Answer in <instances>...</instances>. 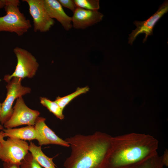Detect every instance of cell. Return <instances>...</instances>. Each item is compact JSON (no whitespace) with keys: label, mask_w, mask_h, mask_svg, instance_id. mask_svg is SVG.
Instances as JSON below:
<instances>
[{"label":"cell","mask_w":168,"mask_h":168,"mask_svg":"<svg viewBox=\"0 0 168 168\" xmlns=\"http://www.w3.org/2000/svg\"><path fill=\"white\" fill-rule=\"evenodd\" d=\"M45 119L38 116L36 119L35 128V139L40 146L55 144L66 147L70 145L65 140L60 138L45 124Z\"/></svg>","instance_id":"obj_10"},{"label":"cell","mask_w":168,"mask_h":168,"mask_svg":"<svg viewBox=\"0 0 168 168\" xmlns=\"http://www.w3.org/2000/svg\"><path fill=\"white\" fill-rule=\"evenodd\" d=\"M22 79L14 77L7 82L6 96L2 103L0 122L4 124L10 118L13 112L12 105L17 98L30 93L31 89L22 86Z\"/></svg>","instance_id":"obj_5"},{"label":"cell","mask_w":168,"mask_h":168,"mask_svg":"<svg viewBox=\"0 0 168 168\" xmlns=\"http://www.w3.org/2000/svg\"><path fill=\"white\" fill-rule=\"evenodd\" d=\"M168 11V2L166 0L160 6L157 11L148 19L143 21H134L133 24L136 26V28L129 34L128 44L132 45L137 37L142 33L145 34L143 40V42L144 43L148 36L153 34V30L156 24Z\"/></svg>","instance_id":"obj_9"},{"label":"cell","mask_w":168,"mask_h":168,"mask_svg":"<svg viewBox=\"0 0 168 168\" xmlns=\"http://www.w3.org/2000/svg\"><path fill=\"white\" fill-rule=\"evenodd\" d=\"M89 88L88 86L78 87L76 90L72 93L62 97L58 96L54 101L63 109L73 99L78 96L86 93L88 91Z\"/></svg>","instance_id":"obj_15"},{"label":"cell","mask_w":168,"mask_h":168,"mask_svg":"<svg viewBox=\"0 0 168 168\" xmlns=\"http://www.w3.org/2000/svg\"><path fill=\"white\" fill-rule=\"evenodd\" d=\"M111 136L97 131L92 134H76L65 140L71 153L65 168H105L111 146Z\"/></svg>","instance_id":"obj_2"},{"label":"cell","mask_w":168,"mask_h":168,"mask_svg":"<svg viewBox=\"0 0 168 168\" xmlns=\"http://www.w3.org/2000/svg\"><path fill=\"white\" fill-rule=\"evenodd\" d=\"M29 145L25 141L8 138L0 142V159L4 162L20 166L21 161L29 152Z\"/></svg>","instance_id":"obj_6"},{"label":"cell","mask_w":168,"mask_h":168,"mask_svg":"<svg viewBox=\"0 0 168 168\" xmlns=\"http://www.w3.org/2000/svg\"><path fill=\"white\" fill-rule=\"evenodd\" d=\"M5 5L4 0H0V9L4 8Z\"/></svg>","instance_id":"obj_24"},{"label":"cell","mask_w":168,"mask_h":168,"mask_svg":"<svg viewBox=\"0 0 168 168\" xmlns=\"http://www.w3.org/2000/svg\"><path fill=\"white\" fill-rule=\"evenodd\" d=\"M77 7L96 11L100 8L99 0H74Z\"/></svg>","instance_id":"obj_18"},{"label":"cell","mask_w":168,"mask_h":168,"mask_svg":"<svg viewBox=\"0 0 168 168\" xmlns=\"http://www.w3.org/2000/svg\"><path fill=\"white\" fill-rule=\"evenodd\" d=\"M158 141L148 134L132 133L112 137L105 168H129L156 155Z\"/></svg>","instance_id":"obj_1"},{"label":"cell","mask_w":168,"mask_h":168,"mask_svg":"<svg viewBox=\"0 0 168 168\" xmlns=\"http://www.w3.org/2000/svg\"><path fill=\"white\" fill-rule=\"evenodd\" d=\"M3 127L2 125L0 124V130H3Z\"/></svg>","instance_id":"obj_26"},{"label":"cell","mask_w":168,"mask_h":168,"mask_svg":"<svg viewBox=\"0 0 168 168\" xmlns=\"http://www.w3.org/2000/svg\"><path fill=\"white\" fill-rule=\"evenodd\" d=\"M13 112L9 119L4 124L6 128H12L23 125L34 126L40 112L29 108L22 96L16 99L13 108Z\"/></svg>","instance_id":"obj_7"},{"label":"cell","mask_w":168,"mask_h":168,"mask_svg":"<svg viewBox=\"0 0 168 168\" xmlns=\"http://www.w3.org/2000/svg\"><path fill=\"white\" fill-rule=\"evenodd\" d=\"M45 8L49 16L55 19L67 30L72 27L71 17L64 11L63 7L57 0H43Z\"/></svg>","instance_id":"obj_12"},{"label":"cell","mask_w":168,"mask_h":168,"mask_svg":"<svg viewBox=\"0 0 168 168\" xmlns=\"http://www.w3.org/2000/svg\"><path fill=\"white\" fill-rule=\"evenodd\" d=\"M6 14L0 16V32L14 33L21 36L31 27L30 21L20 10L19 0H4Z\"/></svg>","instance_id":"obj_3"},{"label":"cell","mask_w":168,"mask_h":168,"mask_svg":"<svg viewBox=\"0 0 168 168\" xmlns=\"http://www.w3.org/2000/svg\"><path fill=\"white\" fill-rule=\"evenodd\" d=\"M162 162L164 166H168V151L166 149L164 152L163 155L161 156Z\"/></svg>","instance_id":"obj_21"},{"label":"cell","mask_w":168,"mask_h":168,"mask_svg":"<svg viewBox=\"0 0 168 168\" xmlns=\"http://www.w3.org/2000/svg\"><path fill=\"white\" fill-rule=\"evenodd\" d=\"M5 137L4 132L3 131L0 132V142L4 139V138Z\"/></svg>","instance_id":"obj_23"},{"label":"cell","mask_w":168,"mask_h":168,"mask_svg":"<svg viewBox=\"0 0 168 168\" xmlns=\"http://www.w3.org/2000/svg\"><path fill=\"white\" fill-rule=\"evenodd\" d=\"M28 4L29 12L33 20L35 32H46L54 24V19L49 15L44 6L43 0H23Z\"/></svg>","instance_id":"obj_8"},{"label":"cell","mask_w":168,"mask_h":168,"mask_svg":"<svg viewBox=\"0 0 168 168\" xmlns=\"http://www.w3.org/2000/svg\"><path fill=\"white\" fill-rule=\"evenodd\" d=\"M62 7L67 8L73 12L77 7L74 0H58Z\"/></svg>","instance_id":"obj_20"},{"label":"cell","mask_w":168,"mask_h":168,"mask_svg":"<svg viewBox=\"0 0 168 168\" xmlns=\"http://www.w3.org/2000/svg\"><path fill=\"white\" fill-rule=\"evenodd\" d=\"M40 99L41 104L46 107L57 118L61 120L64 119V116L63 114V110L55 101H51L45 97H41Z\"/></svg>","instance_id":"obj_16"},{"label":"cell","mask_w":168,"mask_h":168,"mask_svg":"<svg viewBox=\"0 0 168 168\" xmlns=\"http://www.w3.org/2000/svg\"><path fill=\"white\" fill-rule=\"evenodd\" d=\"M5 137L21 140H32L35 139V130L34 126L12 129H3Z\"/></svg>","instance_id":"obj_13"},{"label":"cell","mask_w":168,"mask_h":168,"mask_svg":"<svg viewBox=\"0 0 168 168\" xmlns=\"http://www.w3.org/2000/svg\"><path fill=\"white\" fill-rule=\"evenodd\" d=\"M1 106H2V103H0V121H1Z\"/></svg>","instance_id":"obj_25"},{"label":"cell","mask_w":168,"mask_h":168,"mask_svg":"<svg viewBox=\"0 0 168 168\" xmlns=\"http://www.w3.org/2000/svg\"><path fill=\"white\" fill-rule=\"evenodd\" d=\"M28 150L41 166L44 168H56L53 158L46 156L42 151L40 146H38L30 142Z\"/></svg>","instance_id":"obj_14"},{"label":"cell","mask_w":168,"mask_h":168,"mask_svg":"<svg viewBox=\"0 0 168 168\" xmlns=\"http://www.w3.org/2000/svg\"><path fill=\"white\" fill-rule=\"evenodd\" d=\"M13 52L17 59L15 70L11 75H5L3 79L8 82L14 77L22 79L33 77L39 66L35 56L27 50L19 47L15 48Z\"/></svg>","instance_id":"obj_4"},{"label":"cell","mask_w":168,"mask_h":168,"mask_svg":"<svg viewBox=\"0 0 168 168\" xmlns=\"http://www.w3.org/2000/svg\"><path fill=\"white\" fill-rule=\"evenodd\" d=\"M161 156L158 154L146 161L129 168H164Z\"/></svg>","instance_id":"obj_17"},{"label":"cell","mask_w":168,"mask_h":168,"mask_svg":"<svg viewBox=\"0 0 168 168\" xmlns=\"http://www.w3.org/2000/svg\"><path fill=\"white\" fill-rule=\"evenodd\" d=\"M71 17L72 26L76 29H85L102 21L103 15L93 11L77 7Z\"/></svg>","instance_id":"obj_11"},{"label":"cell","mask_w":168,"mask_h":168,"mask_svg":"<svg viewBox=\"0 0 168 168\" xmlns=\"http://www.w3.org/2000/svg\"><path fill=\"white\" fill-rule=\"evenodd\" d=\"M21 168H42L31 153L28 152L21 161Z\"/></svg>","instance_id":"obj_19"},{"label":"cell","mask_w":168,"mask_h":168,"mask_svg":"<svg viewBox=\"0 0 168 168\" xmlns=\"http://www.w3.org/2000/svg\"><path fill=\"white\" fill-rule=\"evenodd\" d=\"M3 165L4 168H21L19 165L4 162Z\"/></svg>","instance_id":"obj_22"}]
</instances>
